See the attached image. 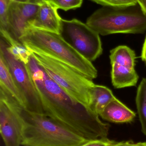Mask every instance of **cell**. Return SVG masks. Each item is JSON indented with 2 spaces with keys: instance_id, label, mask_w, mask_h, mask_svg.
Returning a JSON list of instances; mask_svg holds the SVG:
<instances>
[{
  "instance_id": "1",
  "label": "cell",
  "mask_w": 146,
  "mask_h": 146,
  "mask_svg": "<svg viewBox=\"0 0 146 146\" xmlns=\"http://www.w3.org/2000/svg\"><path fill=\"white\" fill-rule=\"evenodd\" d=\"M27 67L45 115L88 140L107 138L109 125L89 106L68 95L31 56Z\"/></svg>"
},
{
  "instance_id": "2",
  "label": "cell",
  "mask_w": 146,
  "mask_h": 146,
  "mask_svg": "<svg viewBox=\"0 0 146 146\" xmlns=\"http://www.w3.org/2000/svg\"><path fill=\"white\" fill-rule=\"evenodd\" d=\"M23 146H78L87 141L45 114L30 112L22 106Z\"/></svg>"
},
{
  "instance_id": "3",
  "label": "cell",
  "mask_w": 146,
  "mask_h": 146,
  "mask_svg": "<svg viewBox=\"0 0 146 146\" xmlns=\"http://www.w3.org/2000/svg\"><path fill=\"white\" fill-rule=\"evenodd\" d=\"M19 40L27 49L38 50L52 56L90 80L97 76V70L92 62L66 42L59 34L30 27Z\"/></svg>"
},
{
  "instance_id": "4",
  "label": "cell",
  "mask_w": 146,
  "mask_h": 146,
  "mask_svg": "<svg viewBox=\"0 0 146 146\" xmlns=\"http://www.w3.org/2000/svg\"><path fill=\"white\" fill-rule=\"evenodd\" d=\"M86 24L102 36L140 34L146 31V14L138 3L125 7H103L88 17Z\"/></svg>"
},
{
  "instance_id": "5",
  "label": "cell",
  "mask_w": 146,
  "mask_h": 146,
  "mask_svg": "<svg viewBox=\"0 0 146 146\" xmlns=\"http://www.w3.org/2000/svg\"><path fill=\"white\" fill-rule=\"evenodd\" d=\"M27 49L46 74L68 95L78 102L89 106L91 89L95 85L92 80L40 50Z\"/></svg>"
},
{
  "instance_id": "6",
  "label": "cell",
  "mask_w": 146,
  "mask_h": 146,
  "mask_svg": "<svg viewBox=\"0 0 146 146\" xmlns=\"http://www.w3.org/2000/svg\"><path fill=\"white\" fill-rule=\"evenodd\" d=\"M59 35L78 53L89 61L102 55L103 49L99 34L86 24L76 19H62Z\"/></svg>"
},
{
  "instance_id": "7",
  "label": "cell",
  "mask_w": 146,
  "mask_h": 146,
  "mask_svg": "<svg viewBox=\"0 0 146 146\" xmlns=\"http://www.w3.org/2000/svg\"><path fill=\"white\" fill-rule=\"evenodd\" d=\"M0 54L2 55L16 86L25 101V110L44 114L43 107L26 65L16 60L7 50V43L1 37Z\"/></svg>"
},
{
  "instance_id": "8",
  "label": "cell",
  "mask_w": 146,
  "mask_h": 146,
  "mask_svg": "<svg viewBox=\"0 0 146 146\" xmlns=\"http://www.w3.org/2000/svg\"><path fill=\"white\" fill-rule=\"evenodd\" d=\"M21 106L3 88H0V133L5 146H20L23 120Z\"/></svg>"
},
{
  "instance_id": "9",
  "label": "cell",
  "mask_w": 146,
  "mask_h": 146,
  "mask_svg": "<svg viewBox=\"0 0 146 146\" xmlns=\"http://www.w3.org/2000/svg\"><path fill=\"white\" fill-rule=\"evenodd\" d=\"M40 5L30 3L12 1L7 13L8 33L14 38L19 41L34 19Z\"/></svg>"
},
{
  "instance_id": "10",
  "label": "cell",
  "mask_w": 146,
  "mask_h": 146,
  "mask_svg": "<svg viewBox=\"0 0 146 146\" xmlns=\"http://www.w3.org/2000/svg\"><path fill=\"white\" fill-rule=\"evenodd\" d=\"M57 9L51 0L45 1L39 6L30 27L59 34L62 19L57 13Z\"/></svg>"
},
{
  "instance_id": "11",
  "label": "cell",
  "mask_w": 146,
  "mask_h": 146,
  "mask_svg": "<svg viewBox=\"0 0 146 146\" xmlns=\"http://www.w3.org/2000/svg\"><path fill=\"white\" fill-rule=\"evenodd\" d=\"M99 116L111 122L124 123L133 121L136 113L116 98L105 106Z\"/></svg>"
},
{
  "instance_id": "12",
  "label": "cell",
  "mask_w": 146,
  "mask_h": 146,
  "mask_svg": "<svg viewBox=\"0 0 146 146\" xmlns=\"http://www.w3.org/2000/svg\"><path fill=\"white\" fill-rule=\"evenodd\" d=\"M111 66V82L115 88H124L136 86L139 76L135 68L117 64Z\"/></svg>"
},
{
  "instance_id": "13",
  "label": "cell",
  "mask_w": 146,
  "mask_h": 146,
  "mask_svg": "<svg viewBox=\"0 0 146 146\" xmlns=\"http://www.w3.org/2000/svg\"><path fill=\"white\" fill-rule=\"evenodd\" d=\"M0 88H3L25 109V101L2 55L0 54Z\"/></svg>"
},
{
  "instance_id": "14",
  "label": "cell",
  "mask_w": 146,
  "mask_h": 146,
  "mask_svg": "<svg viewBox=\"0 0 146 146\" xmlns=\"http://www.w3.org/2000/svg\"><path fill=\"white\" fill-rule=\"evenodd\" d=\"M115 98L109 88L105 86L95 84L91 89L89 106L99 115L105 106Z\"/></svg>"
},
{
  "instance_id": "15",
  "label": "cell",
  "mask_w": 146,
  "mask_h": 146,
  "mask_svg": "<svg viewBox=\"0 0 146 146\" xmlns=\"http://www.w3.org/2000/svg\"><path fill=\"white\" fill-rule=\"evenodd\" d=\"M111 65L117 64L131 68H135L136 55L132 49L126 45H120L111 50Z\"/></svg>"
},
{
  "instance_id": "16",
  "label": "cell",
  "mask_w": 146,
  "mask_h": 146,
  "mask_svg": "<svg viewBox=\"0 0 146 146\" xmlns=\"http://www.w3.org/2000/svg\"><path fill=\"white\" fill-rule=\"evenodd\" d=\"M1 37L7 43L9 52L16 59L27 65L31 56V53L19 41L14 38L8 33L0 31Z\"/></svg>"
},
{
  "instance_id": "17",
  "label": "cell",
  "mask_w": 146,
  "mask_h": 146,
  "mask_svg": "<svg viewBox=\"0 0 146 146\" xmlns=\"http://www.w3.org/2000/svg\"><path fill=\"white\" fill-rule=\"evenodd\" d=\"M136 105L142 131L146 135V79L141 82L136 96Z\"/></svg>"
},
{
  "instance_id": "18",
  "label": "cell",
  "mask_w": 146,
  "mask_h": 146,
  "mask_svg": "<svg viewBox=\"0 0 146 146\" xmlns=\"http://www.w3.org/2000/svg\"><path fill=\"white\" fill-rule=\"evenodd\" d=\"M12 1L0 0V31H7L8 11Z\"/></svg>"
},
{
  "instance_id": "19",
  "label": "cell",
  "mask_w": 146,
  "mask_h": 146,
  "mask_svg": "<svg viewBox=\"0 0 146 146\" xmlns=\"http://www.w3.org/2000/svg\"><path fill=\"white\" fill-rule=\"evenodd\" d=\"M103 7H125L137 4L136 0H91Z\"/></svg>"
},
{
  "instance_id": "20",
  "label": "cell",
  "mask_w": 146,
  "mask_h": 146,
  "mask_svg": "<svg viewBox=\"0 0 146 146\" xmlns=\"http://www.w3.org/2000/svg\"><path fill=\"white\" fill-rule=\"evenodd\" d=\"M57 8L64 11L80 7L83 0H51Z\"/></svg>"
},
{
  "instance_id": "21",
  "label": "cell",
  "mask_w": 146,
  "mask_h": 146,
  "mask_svg": "<svg viewBox=\"0 0 146 146\" xmlns=\"http://www.w3.org/2000/svg\"><path fill=\"white\" fill-rule=\"evenodd\" d=\"M115 141L108 138L87 140L85 143L78 146H110Z\"/></svg>"
},
{
  "instance_id": "22",
  "label": "cell",
  "mask_w": 146,
  "mask_h": 146,
  "mask_svg": "<svg viewBox=\"0 0 146 146\" xmlns=\"http://www.w3.org/2000/svg\"><path fill=\"white\" fill-rule=\"evenodd\" d=\"M110 146H146V142L135 143L129 141L114 142Z\"/></svg>"
},
{
  "instance_id": "23",
  "label": "cell",
  "mask_w": 146,
  "mask_h": 146,
  "mask_svg": "<svg viewBox=\"0 0 146 146\" xmlns=\"http://www.w3.org/2000/svg\"><path fill=\"white\" fill-rule=\"evenodd\" d=\"M141 57L142 60L146 64V36L145 42H144V44H143V48H142Z\"/></svg>"
},
{
  "instance_id": "24",
  "label": "cell",
  "mask_w": 146,
  "mask_h": 146,
  "mask_svg": "<svg viewBox=\"0 0 146 146\" xmlns=\"http://www.w3.org/2000/svg\"><path fill=\"white\" fill-rule=\"evenodd\" d=\"M141 9L146 14V0H136Z\"/></svg>"
},
{
  "instance_id": "25",
  "label": "cell",
  "mask_w": 146,
  "mask_h": 146,
  "mask_svg": "<svg viewBox=\"0 0 146 146\" xmlns=\"http://www.w3.org/2000/svg\"><path fill=\"white\" fill-rule=\"evenodd\" d=\"M47 0H29L30 3L41 5Z\"/></svg>"
},
{
  "instance_id": "26",
  "label": "cell",
  "mask_w": 146,
  "mask_h": 146,
  "mask_svg": "<svg viewBox=\"0 0 146 146\" xmlns=\"http://www.w3.org/2000/svg\"><path fill=\"white\" fill-rule=\"evenodd\" d=\"M12 1L19 2L29 3V0H12Z\"/></svg>"
}]
</instances>
